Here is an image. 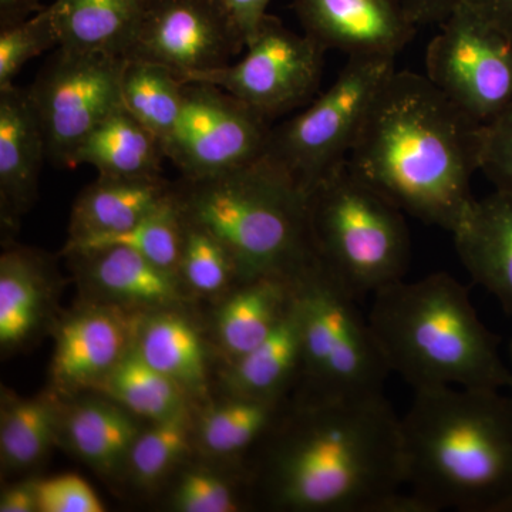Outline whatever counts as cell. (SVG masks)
I'll use <instances>...</instances> for the list:
<instances>
[{
	"label": "cell",
	"mask_w": 512,
	"mask_h": 512,
	"mask_svg": "<svg viewBox=\"0 0 512 512\" xmlns=\"http://www.w3.org/2000/svg\"><path fill=\"white\" fill-rule=\"evenodd\" d=\"M370 329L390 373L416 390L437 387L505 390L511 370L494 333L478 318L454 276L406 279L373 295Z\"/></svg>",
	"instance_id": "cell-4"
},
{
	"label": "cell",
	"mask_w": 512,
	"mask_h": 512,
	"mask_svg": "<svg viewBox=\"0 0 512 512\" xmlns=\"http://www.w3.org/2000/svg\"><path fill=\"white\" fill-rule=\"evenodd\" d=\"M265 440L259 481L271 507L376 512L406 485L400 417L384 394L296 403Z\"/></svg>",
	"instance_id": "cell-2"
},
{
	"label": "cell",
	"mask_w": 512,
	"mask_h": 512,
	"mask_svg": "<svg viewBox=\"0 0 512 512\" xmlns=\"http://www.w3.org/2000/svg\"><path fill=\"white\" fill-rule=\"evenodd\" d=\"M184 86V80L168 67L127 59L121 76V106L153 131L165 148L180 117Z\"/></svg>",
	"instance_id": "cell-27"
},
{
	"label": "cell",
	"mask_w": 512,
	"mask_h": 512,
	"mask_svg": "<svg viewBox=\"0 0 512 512\" xmlns=\"http://www.w3.org/2000/svg\"><path fill=\"white\" fill-rule=\"evenodd\" d=\"M56 46L59 35L49 6L19 25L0 29V90L15 86L13 80L26 63Z\"/></svg>",
	"instance_id": "cell-34"
},
{
	"label": "cell",
	"mask_w": 512,
	"mask_h": 512,
	"mask_svg": "<svg viewBox=\"0 0 512 512\" xmlns=\"http://www.w3.org/2000/svg\"><path fill=\"white\" fill-rule=\"evenodd\" d=\"M305 35L349 57H394L412 42L417 25L404 0H293Z\"/></svg>",
	"instance_id": "cell-14"
},
{
	"label": "cell",
	"mask_w": 512,
	"mask_h": 512,
	"mask_svg": "<svg viewBox=\"0 0 512 512\" xmlns=\"http://www.w3.org/2000/svg\"><path fill=\"white\" fill-rule=\"evenodd\" d=\"M480 171L497 190L512 192V101L484 124Z\"/></svg>",
	"instance_id": "cell-36"
},
{
	"label": "cell",
	"mask_w": 512,
	"mask_h": 512,
	"mask_svg": "<svg viewBox=\"0 0 512 512\" xmlns=\"http://www.w3.org/2000/svg\"><path fill=\"white\" fill-rule=\"evenodd\" d=\"M308 215L320 266L353 299L404 279L410 264L404 212L348 163L308 192Z\"/></svg>",
	"instance_id": "cell-6"
},
{
	"label": "cell",
	"mask_w": 512,
	"mask_h": 512,
	"mask_svg": "<svg viewBox=\"0 0 512 512\" xmlns=\"http://www.w3.org/2000/svg\"><path fill=\"white\" fill-rule=\"evenodd\" d=\"M302 325L298 291L291 308L256 348L234 360L229 386L235 394L282 400L286 390L301 377Z\"/></svg>",
	"instance_id": "cell-23"
},
{
	"label": "cell",
	"mask_w": 512,
	"mask_h": 512,
	"mask_svg": "<svg viewBox=\"0 0 512 512\" xmlns=\"http://www.w3.org/2000/svg\"><path fill=\"white\" fill-rule=\"evenodd\" d=\"M394 62V57H349L325 93L272 128L265 156L308 194L348 163L377 94L396 70Z\"/></svg>",
	"instance_id": "cell-8"
},
{
	"label": "cell",
	"mask_w": 512,
	"mask_h": 512,
	"mask_svg": "<svg viewBox=\"0 0 512 512\" xmlns=\"http://www.w3.org/2000/svg\"><path fill=\"white\" fill-rule=\"evenodd\" d=\"M183 235L184 217L175 198L173 185L170 197L133 227L106 237L67 242L64 252L70 254L110 247L127 248L178 274Z\"/></svg>",
	"instance_id": "cell-30"
},
{
	"label": "cell",
	"mask_w": 512,
	"mask_h": 512,
	"mask_svg": "<svg viewBox=\"0 0 512 512\" xmlns=\"http://www.w3.org/2000/svg\"><path fill=\"white\" fill-rule=\"evenodd\" d=\"M43 262L25 249L3 254L0 261V345L15 348L32 335L45 308Z\"/></svg>",
	"instance_id": "cell-26"
},
{
	"label": "cell",
	"mask_w": 512,
	"mask_h": 512,
	"mask_svg": "<svg viewBox=\"0 0 512 512\" xmlns=\"http://www.w3.org/2000/svg\"><path fill=\"white\" fill-rule=\"evenodd\" d=\"M174 194L184 217L227 248L242 282L262 275L302 281L322 268L308 194L265 154L210 177H183Z\"/></svg>",
	"instance_id": "cell-5"
},
{
	"label": "cell",
	"mask_w": 512,
	"mask_h": 512,
	"mask_svg": "<svg viewBox=\"0 0 512 512\" xmlns=\"http://www.w3.org/2000/svg\"><path fill=\"white\" fill-rule=\"evenodd\" d=\"M147 0H55L59 49L126 57Z\"/></svg>",
	"instance_id": "cell-20"
},
{
	"label": "cell",
	"mask_w": 512,
	"mask_h": 512,
	"mask_svg": "<svg viewBox=\"0 0 512 512\" xmlns=\"http://www.w3.org/2000/svg\"><path fill=\"white\" fill-rule=\"evenodd\" d=\"M45 8L42 0H0V29L19 25Z\"/></svg>",
	"instance_id": "cell-42"
},
{
	"label": "cell",
	"mask_w": 512,
	"mask_h": 512,
	"mask_svg": "<svg viewBox=\"0 0 512 512\" xmlns=\"http://www.w3.org/2000/svg\"><path fill=\"white\" fill-rule=\"evenodd\" d=\"M242 49L217 0H147L126 57L161 64L187 82L228 66Z\"/></svg>",
	"instance_id": "cell-13"
},
{
	"label": "cell",
	"mask_w": 512,
	"mask_h": 512,
	"mask_svg": "<svg viewBox=\"0 0 512 512\" xmlns=\"http://www.w3.org/2000/svg\"><path fill=\"white\" fill-rule=\"evenodd\" d=\"M483 127L427 76L394 70L348 167L404 214L453 235L476 202L471 178L481 168Z\"/></svg>",
	"instance_id": "cell-1"
},
{
	"label": "cell",
	"mask_w": 512,
	"mask_h": 512,
	"mask_svg": "<svg viewBox=\"0 0 512 512\" xmlns=\"http://www.w3.org/2000/svg\"><path fill=\"white\" fill-rule=\"evenodd\" d=\"M127 57L59 49L29 87L46 141L47 160L74 167V157L93 128L121 106Z\"/></svg>",
	"instance_id": "cell-9"
},
{
	"label": "cell",
	"mask_w": 512,
	"mask_h": 512,
	"mask_svg": "<svg viewBox=\"0 0 512 512\" xmlns=\"http://www.w3.org/2000/svg\"><path fill=\"white\" fill-rule=\"evenodd\" d=\"M45 158V136L29 90L16 86L0 90V197L3 220H18L36 200Z\"/></svg>",
	"instance_id": "cell-16"
},
{
	"label": "cell",
	"mask_w": 512,
	"mask_h": 512,
	"mask_svg": "<svg viewBox=\"0 0 512 512\" xmlns=\"http://www.w3.org/2000/svg\"><path fill=\"white\" fill-rule=\"evenodd\" d=\"M164 158L163 141L119 106L83 141L74 167L92 165L109 177H150L160 175Z\"/></svg>",
	"instance_id": "cell-22"
},
{
	"label": "cell",
	"mask_w": 512,
	"mask_h": 512,
	"mask_svg": "<svg viewBox=\"0 0 512 512\" xmlns=\"http://www.w3.org/2000/svg\"><path fill=\"white\" fill-rule=\"evenodd\" d=\"M64 430L74 453L106 476L127 467L131 448L141 433L134 414L113 400L77 404L67 413Z\"/></svg>",
	"instance_id": "cell-24"
},
{
	"label": "cell",
	"mask_w": 512,
	"mask_h": 512,
	"mask_svg": "<svg viewBox=\"0 0 512 512\" xmlns=\"http://www.w3.org/2000/svg\"><path fill=\"white\" fill-rule=\"evenodd\" d=\"M36 490L40 512L106 511L89 483L74 474L37 481Z\"/></svg>",
	"instance_id": "cell-37"
},
{
	"label": "cell",
	"mask_w": 512,
	"mask_h": 512,
	"mask_svg": "<svg viewBox=\"0 0 512 512\" xmlns=\"http://www.w3.org/2000/svg\"><path fill=\"white\" fill-rule=\"evenodd\" d=\"M173 507L183 512H235L239 503L228 481L197 470L181 478L173 495Z\"/></svg>",
	"instance_id": "cell-35"
},
{
	"label": "cell",
	"mask_w": 512,
	"mask_h": 512,
	"mask_svg": "<svg viewBox=\"0 0 512 512\" xmlns=\"http://www.w3.org/2000/svg\"><path fill=\"white\" fill-rule=\"evenodd\" d=\"M271 131L265 116L220 87L185 83L165 156L185 178L210 177L264 156Z\"/></svg>",
	"instance_id": "cell-12"
},
{
	"label": "cell",
	"mask_w": 512,
	"mask_h": 512,
	"mask_svg": "<svg viewBox=\"0 0 512 512\" xmlns=\"http://www.w3.org/2000/svg\"><path fill=\"white\" fill-rule=\"evenodd\" d=\"M60 429L56 404L46 397L16 400L2 413L0 454L3 466L22 470L42 460Z\"/></svg>",
	"instance_id": "cell-31"
},
{
	"label": "cell",
	"mask_w": 512,
	"mask_h": 512,
	"mask_svg": "<svg viewBox=\"0 0 512 512\" xmlns=\"http://www.w3.org/2000/svg\"><path fill=\"white\" fill-rule=\"evenodd\" d=\"M457 5L476 13L512 39V0H458Z\"/></svg>",
	"instance_id": "cell-39"
},
{
	"label": "cell",
	"mask_w": 512,
	"mask_h": 512,
	"mask_svg": "<svg viewBox=\"0 0 512 512\" xmlns=\"http://www.w3.org/2000/svg\"><path fill=\"white\" fill-rule=\"evenodd\" d=\"M36 483L37 481H28L8 488L0 497V512L39 511Z\"/></svg>",
	"instance_id": "cell-41"
},
{
	"label": "cell",
	"mask_w": 512,
	"mask_h": 512,
	"mask_svg": "<svg viewBox=\"0 0 512 512\" xmlns=\"http://www.w3.org/2000/svg\"><path fill=\"white\" fill-rule=\"evenodd\" d=\"M87 279L127 308L164 309L181 298V276L131 249L110 247L67 254Z\"/></svg>",
	"instance_id": "cell-19"
},
{
	"label": "cell",
	"mask_w": 512,
	"mask_h": 512,
	"mask_svg": "<svg viewBox=\"0 0 512 512\" xmlns=\"http://www.w3.org/2000/svg\"><path fill=\"white\" fill-rule=\"evenodd\" d=\"M191 448L188 412L153 421L150 429L138 434L128 456L127 468L141 487H151L163 480Z\"/></svg>",
	"instance_id": "cell-32"
},
{
	"label": "cell",
	"mask_w": 512,
	"mask_h": 512,
	"mask_svg": "<svg viewBox=\"0 0 512 512\" xmlns=\"http://www.w3.org/2000/svg\"><path fill=\"white\" fill-rule=\"evenodd\" d=\"M178 274L185 284L204 295L220 292L235 278L241 279L227 248L207 229L185 217Z\"/></svg>",
	"instance_id": "cell-33"
},
{
	"label": "cell",
	"mask_w": 512,
	"mask_h": 512,
	"mask_svg": "<svg viewBox=\"0 0 512 512\" xmlns=\"http://www.w3.org/2000/svg\"><path fill=\"white\" fill-rule=\"evenodd\" d=\"M247 55L222 69L192 76L185 83L214 84L272 120L318 93L326 50L266 15L247 46Z\"/></svg>",
	"instance_id": "cell-11"
},
{
	"label": "cell",
	"mask_w": 512,
	"mask_h": 512,
	"mask_svg": "<svg viewBox=\"0 0 512 512\" xmlns=\"http://www.w3.org/2000/svg\"><path fill=\"white\" fill-rule=\"evenodd\" d=\"M271 2L272 0H217L244 39L245 46L268 15L266 10Z\"/></svg>",
	"instance_id": "cell-38"
},
{
	"label": "cell",
	"mask_w": 512,
	"mask_h": 512,
	"mask_svg": "<svg viewBox=\"0 0 512 512\" xmlns=\"http://www.w3.org/2000/svg\"><path fill=\"white\" fill-rule=\"evenodd\" d=\"M426 50V76L480 124L512 101V39L457 5Z\"/></svg>",
	"instance_id": "cell-10"
},
{
	"label": "cell",
	"mask_w": 512,
	"mask_h": 512,
	"mask_svg": "<svg viewBox=\"0 0 512 512\" xmlns=\"http://www.w3.org/2000/svg\"><path fill=\"white\" fill-rule=\"evenodd\" d=\"M453 237L473 281L512 318V192L495 188L476 200Z\"/></svg>",
	"instance_id": "cell-17"
},
{
	"label": "cell",
	"mask_w": 512,
	"mask_h": 512,
	"mask_svg": "<svg viewBox=\"0 0 512 512\" xmlns=\"http://www.w3.org/2000/svg\"><path fill=\"white\" fill-rule=\"evenodd\" d=\"M286 412L282 400L235 394L202 419L200 437L205 450L234 456L265 440Z\"/></svg>",
	"instance_id": "cell-29"
},
{
	"label": "cell",
	"mask_w": 512,
	"mask_h": 512,
	"mask_svg": "<svg viewBox=\"0 0 512 512\" xmlns=\"http://www.w3.org/2000/svg\"><path fill=\"white\" fill-rule=\"evenodd\" d=\"M404 483L434 511L512 512V397L416 390L400 417Z\"/></svg>",
	"instance_id": "cell-3"
},
{
	"label": "cell",
	"mask_w": 512,
	"mask_h": 512,
	"mask_svg": "<svg viewBox=\"0 0 512 512\" xmlns=\"http://www.w3.org/2000/svg\"><path fill=\"white\" fill-rule=\"evenodd\" d=\"M134 416L158 421L187 412L185 390L148 365L136 346L113 370L92 387Z\"/></svg>",
	"instance_id": "cell-28"
},
{
	"label": "cell",
	"mask_w": 512,
	"mask_h": 512,
	"mask_svg": "<svg viewBox=\"0 0 512 512\" xmlns=\"http://www.w3.org/2000/svg\"><path fill=\"white\" fill-rule=\"evenodd\" d=\"M123 305L83 309L62 323L53 379L64 389H92L136 346L144 318Z\"/></svg>",
	"instance_id": "cell-15"
},
{
	"label": "cell",
	"mask_w": 512,
	"mask_h": 512,
	"mask_svg": "<svg viewBox=\"0 0 512 512\" xmlns=\"http://www.w3.org/2000/svg\"><path fill=\"white\" fill-rule=\"evenodd\" d=\"M301 281L262 275L244 281L218 313V336L225 352L237 360L256 348L284 318Z\"/></svg>",
	"instance_id": "cell-21"
},
{
	"label": "cell",
	"mask_w": 512,
	"mask_h": 512,
	"mask_svg": "<svg viewBox=\"0 0 512 512\" xmlns=\"http://www.w3.org/2000/svg\"><path fill=\"white\" fill-rule=\"evenodd\" d=\"M507 360H508V366H510V370H511V382H510V386H508L507 392L510 393V396L512 397V340H511L510 346H508Z\"/></svg>",
	"instance_id": "cell-43"
},
{
	"label": "cell",
	"mask_w": 512,
	"mask_h": 512,
	"mask_svg": "<svg viewBox=\"0 0 512 512\" xmlns=\"http://www.w3.org/2000/svg\"><path fill=\"white\" fill-rule=\"evenodd\" d=\"M171 192L173 185L161 175H100L96 183L84 188L74 204L67 242L106 237L133 227L156 211Z\"/></svg>",
	"instance_id": "cell-18"
},
{
	"label": "cell",
	"mask_w": 512,
	"mask_h": 512,
	"mask_svg": "<svg viewBox=\"0 0 512 512\" xmlns=\"http://www.w3.org/2000/svg\"><path fill=\"white\" fill-rule=\"evenodd\" d=\"M303 360L301 403L384 394L389 366L369 320L323 269L298 285Z\"/></svg>",
	"instance_id": "cell-7"
},
{
	"label": "cell",
	"mask_w": 512,
	"mask_h": 512,
	"mask_svg": "<svg viewBox=\"0 0 512 512\" xmlns=\"http://www.w3.org/2000/svg\"><path fill=\"white\" fill-rule=\"evenodd\" d=\"M458 0H404L410 18L417 26L443 23L457 6Z\"/></svg>",
	"instance_id": "cell-40"
},
{
	"label": "cell",
	"mask_w": 512,
	"mask_h": 512,
	"mask_svg": "<svg viewBox=\"0 0 512 512\" xmlns=\"http://www.w3.org/2000/svg\"><path fill=\"white\" fill-rule=\"evenodd\" d=\"M138 355L187 393L207 386V365L200 333L177 312H160L144 320L138 335Z\"/></svg>",
	"instance_id": "cell-25"
}]
</instances>
